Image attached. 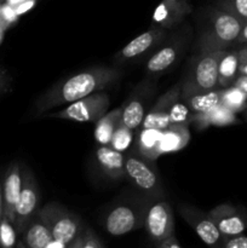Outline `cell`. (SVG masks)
<instances>
[{
    "mask_svg": "<svg viewBox=\"0 0 247 248\" xmlns=\"http://www.w3.org/2000/svg\"><path fill=\"white\" fill-rule=\"evenodd\" d=\"M121 77V70L111 67H94L61 80L44 92L35 102V114L47 113L56 107L70 104L89 94L104 90Z\"/></svg>",
    "mask_w": 247,
    "mask_h": 248,
    "instance_id": "cell-1",
    "label": "cell"
},
{
    "mask_svg": "<svg viewBox=\"0 0 247 248\" xmlns=\"http://www.w3.org/2000/svg\"><path fill=\"white\" fill-rule=\"evenodd\" d=\"M244 22L219 6L212 7L203 15L198 35L200 53L229 50L236 44Z\"/></svg>",
    "mask_w": 247,
    "mask_h": 248,
    "instance_id": "cell-2",
    "label": "cell"
},
{
    "mask_svg": "<svg viewBox=\"0 0 247 248\" xmlns=\"http://www.w3.org/2000/svg\"><path fill=\"white\" fill-rule=\"evenodd\" d=\"M150 199L145 195H123L110 203L102 216V225L111 236H123L144 227Z\"/></svg>",
    "mask_w": 247,
    "mask_h": 248,
    "instance_id": "cell-3",
    "label": "cell"
},
{
    "mask_svg": "<svg viewBox=\"0 0 247 248\" xmlns=\"http://www.w3.org/2000/svg\"><path fill=\"white\" fill-rule=\"evenodd\" d=\"M224 51L200 53L190 63L181 81V98L211 91L218 87V63Z\"/></svg>",
    "mask_w": 247,
    "mask_h": 248,
    "instance_id": "cell-4",
    "label": "cell"
},
{
    "mask_svg": "<svg viewBox=\"0 0 247 248\" xmlns=\"http://www.w3.org/2000/svg\"><path fill=\"white\" fill-rule=\"evenodd\" d=\"M191 33H193L191 27L189 24H183V28L179 26L173 35L171 34V36H167L162 45L148 58L145 63V70L148 75L150 77L162 75L174 67L184 56Z\"/></svg>",
    "mask_w": 247,
    "mask_h": 248,
    "instance_id": "cell-5",
    "label": "cell"
},
{
    "mask_svg": "<svg viewBox=\"0 0 247 248\" xmlns=\"http://www.w3.org/2000/svg\"><path fill=\"white\" fill-rule=\"evenodd\" d=\"M36 215L50 228L53 240L62 242L65 247H68L85 227L79 216L57 202L46 203L43 208H39Z\"/></svg>",
    "mask_w": 247,
    "mask_h": 248,
    "instance_id": "cell-6",
    "label": "cell"
},
{
    "mask_svg": "<svg viewBox=\"0 0 247 248\" xmlns=\"http://www.w3.org/2000/svg\"><path fill=\"white\" fill-rule=\"evenodd\" d=\"M126 178L130 179L138 191L149 198L150 200L164 198V186L153 167L152 160L140 155H128L125 160Z\"/></svg>",
    "mask_w": 247,
    "mask_h": 248,
    "instance_id": "cell-7",
    "label": "cell"
},
{
    "mask_svg": "<svg viewBox=\"0 0 247 248\" xmlns=\"http://www.w3.org/2000/svg\"><path fill=\"white\" fill-rule=\"evenodd\" d=\"M109 104L110 99L108 93L98 91L67 104L64 109L57 113L47 114V118L63 119L75 123H97L107 113Z\"/></svg>",
    "mask_w": 247,
    "mask_h": 248,
    "instance_id": "cell-8",
    "label": "cell"
},
{
    "mask_svg": "<svg viewBox=\"0 0 247 248\" xmlns=\"http://www.w3.org/2000/svg\"><path fill=\"white\" fill-rule=\"evenodd\" d=\"M40 203V189L33 171L28 166H22V189L15 207L14 224L18 235L22 234L34 216Z\"/></svg>",
    "mask_w": 247,
    "mask_h": 248,
    "instance_id": "cell-9",
    "label": "cell"
},
{
    "mask_svg": "<svg viewBox=\"0 0 247 248\" xmlns=\"http://www.w3.org/2000/svg\"><path fill=\"white\" fill-rule=\"evenodd\" d=\"M144 228L153 245H159L174 234V215L171 205L159 199L150 202L145 215Z\"/></svg>",
    "mask_w": 247,
    "mask_h": 248,
    "instance_id": "cell-10",
    "label": "cell"
},
{
    "mask_svg": "<svg viewBox=\"0 0 247 248\" xmlns=\"http://www.w3.org/2000/svg\"><path fill=\"white\" fill-rule=\"evenodd\" d=\"M169 31L160 27L153 26L144 33L136 36L133 40H131L127 45L124 46L120 51L115 55L114 60L116 63H127L131 61H136L138 58H142L150 51L159 47L165 41V39L169 36Z\"/></svg>",
    "mask_w": 247,
    "mask_h": 248,
    "instance_id": "cell-11",
    "label": "cell"
},
{
    "mask_svg": "<svg viewBox=\"0 0 247 248\" xmlns=\"http://www.w3.org/2000/svg\"><path fill=\"white\" fill-rule=\"evenodd\" d=\"M178 212L184 220L190 225L199 239L207 246L220 247L222 234L217 229L208 212L188 203H179Z\"/></svg>",
    "mask_w": 247,
    "mask_h": 248,
    "instance_id": "cell-12",
    "label": "cell"
},
{
    "mask_svg": "<svg viewBox=\"0 0 247 248\" xmlns=\"http://www.w3.org/2000/svg\"><path fill=\"white\" fill-rule=\"evenodd\" d=\"M222 236L244 234L247 229V211L232 203H222L208 211Z\"/></svg>",
    "mask_w": 247,
    "mask_h": 248,
    "instance_id": "cell-13",
    "label": "cell"
},
{
    "mask_svg": "<svg viewBox=\"0 0 247 248\" xmlns=\"http://www.w3.org/2000/svg\"><path fill=\"white\" fill-rule=\"evenodd\" d=\"M191 11L189 0H161L153 12V26L174 31L184 23Z\"/></svg>",
    "mask_w": 247,
    "mask_h": 248,
    "instance_id": "cell-14",
    "label": "cell"
},
{
    "mask_svg": "<svg viewBox=\"0 0 247 248\" xmlns=\"http://www.w3.org/2000/svg\"><path fill=\"white\" fill-rule=\"evenodd\" d=\"M181 82L174 85L170 90H167L162 96L159 97L153 108L148 111L143 120L142 125L144 128H157L164 130L169 127L170 114L174 104L181 99Z\"/></svg>",
    "mask_w": 247,
    "mask_h": 248,
    "instance_id": "cell-15",
    "label": "cell"
},
{
    "mask_svg": "<svg viewBox=\"0 0 247 248\" xmlns=\"http://www.w3.org/2000/svg\"><path fill=\"white\" fill-rule=\"evenodd\" d=\"M22 189V164L12 161L6 169L2 178V198H4V216L14 223L15 207Z\"/></svg>",
    "mask_w": 247,
    "mask_h": 248,
    "instance_id": "cell-16",
    "label": "cell"
},
{
    "mask_svg": "<svg viewBox=\"0 0 247 248\" xmlns=\"http://www.w3.org/2000/svg\"><path fill=\"white\" fill-rule=\"evenodd\" d=\"M149 90H145L142 86V91L132 92L130 98L126 101L123 106V113H121V123L127 126L131 130H136L142 125L145 115H147V103L148 93Z\"/></svg>",
    "mask_w": 247,
    "mask_h": 248,
    "instance_id": "cell-17",
    "label": "cell"
},
{
    "mask_svg": "<svg viewBox=\"0 0 247 248\" xmlns=\"http://www.w3.org/2000/svg\"><path fill=\"white\" fill-rule=\"evenodd\" d=\"M97 164L102 171L114 181H121L126 178L125 160L123 152L114 149L110 145H99L96 150Z\"/></svg>",
    "mask_w": 247,
    "mask_h": 248,
    "instance_id": "cell-18",
    "label": "cell"
},
{
    "mask_svg": "<svg viewBox=\"0 0 247 248\" xmlns=\"http://www.w3.org/2000/svg\"><path fill=\"white\" fill-rule=\"evenodd\" d=\"M190 124L195 125L199 130L208 127V126H230L239 124L236 113L228 109L223 104L215 107L205 113H196L190 116Z\"/></svg>",
    "mask_w": 247,
    "mask_h": 248,
    "instance_id": "cell-19",
    "label": "cell"
},
{
    "mask_svg": "<svg viewBox=\"0 0 247 248\" xmlns=\"http://www.w3.org/2000/svg\"><path fill=\"white\" fill-rule=\"evenodd\" d=\"M21 236L23 246L31 248H47L48 245L53 241L50 228L38 215L34 216L26 229L22 232Z\"/></svg>",
    "mask_w": 247,
    "mask_h": 248,
    "instance_id": "cell-20",
    "label": "cell"
},
{
    "mask_svg": "<svg viewBox=\"0 0 247 248\" xmlns=\"http://www.w3.org/2000/svg\"><path fill=\"white\" fill-rule=\"evenodd\" d=\"M190 140V132L188 125H170L162 130L161 140L159 145V155L167 153L179 152Z\"/></svg>",
    "mask_w": 247,
    "mask_h": 248,
    "instance_id": "cell-21",
    "label": "cell"
},
{
    "mask_svg": "<svg viewBox=\"0 0 247 248\" xmlns=\"http://www.w3.org/2000/svg\"><path fill=\"white\" fill-rule=\"evenodd\" d=\"M240 75L239 50H225L218 63V87L232 86Z\"/></svg>",
    "mask_w": 247,
    "mask_h": 248,
    "instance_id": "cell-22",
    "label": "cell"
},
{
    "mask_svg": "<svg viewBox=\"0 0 247 248\" xmlns=\"http://www.w3.org/2000/svg\"><path fill=\"white\" fill-rule=\"evenodd\" d=\"M121 113H123V107L114 109L113 111H109V113H106L97 121L93 136L94 140H97L99 145L110 144L114 131L116 130L118 125L121 123Z\"/></svg>",
    "mask_w": 247,
    "mask_h": 248,
    "instance_id": "cell-23",
    "label": "cell"
},
{
    "mask_svg": "<svg viewBox=\"0 0 247 248\" xmlns=\"http://www.w3.org/2000/svg\"><path fill=\"white\" fill-rule=\"evenodd\" d=\"M182 101L188 107L191 115L196 113H205L220 104L222 87H217V89L203 92V93H196L193 96L185 97V98H182Z\"/></svg>",
    "mask_w": 247,
    "mask_h": 248,
    "instance_id": "cell-24",
    "label": "cell"
},
{
    "mask_svg": "<svg viewBox=\"0 0 247 248\" xmlns=\"http://www.w3.org/2000/svg\"><path fill=\"white\" fill-rule=\"evenodd\" d=\"M162 130H157V128H142L138 136V150L139 154L143 156L148 157L149 160L154 161L159 155V145L160 140H161Z\"/></svg>",
    "mask_w": 247,
    "mask_h": 248,
    "instance_id": "cell-25",
    "label": "cell"
},
{
    "mask_svg": "<svg viewBox=\"0 0 247 248\" xmlns=\"http://www.w3.org/2000/svg\"><path fill=\"white\" fill-rule=\"evenodd\" d=\"M220 104L227 107L234 113H242L247 107V94L235 85L222 89Z\"/></svg>",
    "mask_w": 247,
    "mask_h": 248,
    "instance_id": "cell-26",
    "label": "cell"
},
{
    "mask_svg": "<svg viewBox=\"0 0 247 248\" xmlns=\"http://www.w3.org/2000/svg\"><path fill=\"white\" fill-rule=\"evenodd\" d=\"M104 246L106 244L102 241L101 237L91 228L85 225L67 248H103Z\"/></svg>",
    "mask_w": 247,
    "mask_h": 248,
    "instance_id": "cell-27",
    "label": "cell"
},
{
    "mask_svg": "<svg viewBox=\"0 0 247 248\" xmlns=\"http://www.w3.org/2000/svg\"><path fill=\"white\" fill-rule=\"evenodd\" d=\"M17 232L15 224L10 220L6 216L0 218V247L11 248L17 245Z\"/></svg>",
    "mask_w": 247,
    "mask_h": 248,
    "instance_id": "cell-28",
    "label": "cell"
},
{
    "mask_svg": "<svg viewBox=\"0 0 247 248\" xmlns=\"http://www.w3.org/2000/svg\"><path fill=\"white\" fill-rule=\"evenodd\" d=\"M133 140V130L128 128L127 126L120 123L114 131V135L110 140V147L114 149L119 150V152H125L128 147L131 145Z\"/></svg>",
    "mask_w": 247,
    "mask_h": 248,
    "instance_id": "cell-29",
    "label": "cell"
},
{
    "mask_svg": "<svg viewBox=\"0 0 247 248\" xmlns=\"http://www.w3.org/2000/svg\"><path fill=\"white\" fill-rule=\"evenodd\" d=\"M217 6L235 15L242 22H247V0H217Z\"/></svg>",
    "mask_w": 247,
    "mask_h": 248,
    "instance_id": "cell-30",
    "label": "cell"
},
{
    "mask_svg": "<svg viewBox=\"0 0 247 248\" xmlns=\"http://www.w3.org/2000/svg\"><path fill=\"white\" fill-rule=\"evenodd\" d=\"M191 113L189 111L188 107L185 106L182 98L177 102L172 108L171 114H170V124L171 125H189L190 124Z\"/></svg>",
    "mask_w": 247,
    "mask_h": 248,
    "instance_id": "cell-31",
    "label": "cell"
},
{
    "mask_svg": "<svg viewBox=\"0 0 247 248\" xmlns=\"http://www.w3.org/2000/svg\"><path fill=\"white\" fill-rule=\"evenodd\" d=\"M220 246L224 248H247V236H245L244 234L222 236Z\"/></svg>",
    "mask_w": 247,
    "mask_h": 248,
    "instance_id": "cell-32",
    "label": "cell"
},
{
    "mask_svg": "<svg viewBox=\"0 0 247 248\" xmlns=\"http://www.w3.org/2000/svg\"><path fill=\"white\" fill-rule=\"evenodd\" d=\"M11 90V77L5 68L0 67V97Z\"/></svg>",
    "mask_w": 247,
    "mask_h": 248,
    "instance_id": "cell-33",
    "label": "cell"
},
{
    "mask_svg": "<svg viewBox=\"0 0 247 248\" xmlns=\"http://www.w3.org/2000/svg\"><path fill=\"white\" fill-rule=\"evenodd\" d=\"M156 247H160V248H181V244L178 242V240L176 239V236L173 235H171V236H169L167 239H165L164 241L160 242L159 245H156Z\"/></svg>",
    "mask_w": 247,
    "mask_h": 248,
    "instance_id": "cell-34",
    "label": "cell"
},
{
    "mask_svg": "<svg viewBox=\"0 0 247 248\" xmlns=\"http://www.w3.org/2000/svg\"><path fill=\"white\" fill-rule=\"evenodd\" d=\"M232 85H235V86H237L239 89H241L242 91L247 94V75L240 74Z\"/></svg>",
    "mask_w": 247,
    "mask_h": 248,
    "instance_id": "cell-35",
    "label": "cell"
},
{
    "mask_svg": "<svg viewBox=\"0 0 247 248\" xmlns=\"http://www.w3.org/2000/svg\"><path fill=\"white\" fill-rule=\"evenodd\" d=\"M235 45H247V22H245L244 24H242V28H241V31H240V35L239 38H237L236 40V44Z\"/></svg>",
    "mask_w": 247,
    "mask_h": 248,
    "instance_id": "cell-36",
    "label": "cell"
},
{
    "mask_svg": "<svg viewBox=\"0 0 247 248\" xmlns=\"http://www.w3.org/2000/svg\"><path fill=\"white\" fill-rule=\"evenodd\" d=\"M239 55H240V63L247 62V45L241 46L239 48Z\"/></svg>",
    "mask_w": 247,
    "mask_h": 248,
    "instance_id": "cell-37",
    "label": "cell"
},
{
    "mask_svg": "<svg viewBox=\"0 0 247 248\" xmlns=\"http://www.w3.org/2000/svg\"><path fill=\"white\" fill-rule=\"evenodd\" d=\"M4 216V198H2V181H0V218Z\"/></svg>",
    "mask_w": 247,
    "mask_h": 248,
    "instance_id": "cell-38",
    "label": "cell"
},
{
    "mask_svg": "<svg viewBox=\"0 0 247 248\" xmlns=\"http://www.w3.org/2000/svg\"><path fill=\"white\" fill-rule=\"evenodd\" d=\"M240 74L247 75V62L240 63Z\"/></svg>",
    "mask_w": 247,
    "mask_h": 248,
    "instance_id": "cell-39",
    "label": "cell"
},
{
    "mask_svg": "<svg viewBox=\"0 0 247 248\" xmlns=\"http://www.w3.org/2000/svg\"><path fill=\"white\" fill-rule=\"evenodd\" d=\"M242 113H244V118H245V120L247 121V107H246V108H245V110L242 111Z\"/></svg>",
    "mask_w": 247,
    "mask_h": 248,
    "instance_id": "cell-40",
    "label": "cell"
}]
</instances>
